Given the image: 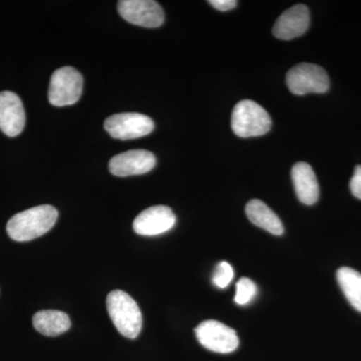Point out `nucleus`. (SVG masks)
<instances>
[{
	"instance_id": "0eeeda50",
	"label": "nucleus",
	"mask_w": 361,
	"mask_h": 361,
	"mask_svg": "<svg viewBox=\"0 0 361 361\" xmlns=\"http://www.w3.org/2000/svg\"><path fill=\"white\" fill-rule=\"evenodd\" d=\"M197 339L204 348L217 353H230L239 346L236 331L224 323L207 320L195 329Z\"/></svg>"
},
{
	"instance_id": "2eb2a0df",
	"label": "nucleus",
	"mask_w": 361,
	"mask_h": 361,
	"mask_svg": "<svg viewBox=\"0 0 361 361\" xmlns=\"http://www.w3.org/2000/svg\"><path fill=\"white\" fill-rule=\"evenodd\" d=\"M33 326L45 336H59L71 329V319L59 310H42L32 318Z\"/></svg>"
},
{
	"instance_id": "f3484780",
	"label": "nucleus",
	"mask_w": 361,
	"mask_h": 361,
	"mask_svg": "<svg viewBox=\"0 0 361 361\" xmlns=\"http://www.w3.org/2000/svg\"><path fill=\"white\" fill-rule=\"evenodd\" d=\"M257 294V286L249 278L243 277L236 285V295L235 302L239 305H246L251 302L252 299Z\"/></svg>"
},
{
	"instance_id": "dca6fc26",
	"label": "nucleus",
	"mask_w": 361,
	"mask_h": 361,
	"mask_svg": "<svg viewBox=\"0 0 361 361\" xmlns=\"http://www.w3.org/2000/svg\"><path fill=\"white\" fill-rule=\"evenodd\" d=\"M336 277L337 282L348 302L361 312L360 273L353 268L341 267L337 270Z\"/></svg>"
},
{
	"instance_id": "f257e3e1",
	"label": "nucleus",
	"mask_w": 361,
	"mask_h": 361,
	"mask_svg": "<svg viewBox=\"0 0 361 361\" xmlns=\"http://www.w3.org/2000/svg\"><path fill=\"white\" fill-rule=\"evenodd\" d=\"M54 207L40 205L14 215L8 221L6 231L14 241L27 242L39 238L49 231L58 220Z\"/></svg>"
},
{
	"instance_id": "9d476101",
	"label": "nucleus",
	"mask_w": 361,
	"mask_h": 361,
	"mask_svg": "<svg viewBox=\"0 0 361 361\" xmlns=\"http://www.w3.org/2000/svg\"><path fill=\"white\" fill-rule=\"evenodd\" d=\"M156 157L146 149H132L111 158L110 172L116 177L142 175L153 170L156 166Z\"/></svg>"
},
{
	"instance_id": "39448f33",
	"label": "nucleus",
	"mask_w": 361,
	"mask_h": 361,
	"mask_svg": "<svg viewBox=\"0 0 361 361\" xmlns=\"http://www.w3.org/2000/svg\"><path fill=\"white\" fill-rule=\"evenodd\" d=\"M286 84L292 94H323L329 89V78L322 66L300 63L287 73Z\"/></svg>"
},
{
	"instance_id": "423d86ee",
	"label": "nucleus",
	"mask_w": 361,
	"mask_h": 361,
	"mask_svg": "<svg viewBox=\"0 0 361 361\" xmlns=\"http://www.w3.org/2000/svg\"><path fill=\"white\" fill-rule=\"evenodd\" d=\"M155 123L148 116L137 113L116 114L104 121V129L111 137L122 141L139 139L151 134Z\"/></svg>"
},
{
	"instance_id": "1a4fd4ad",
	"label": "nucleus",
	"mask_w": 361,
	"mask_h": 361,
	"mask_svg": "<svg viewBox=\"0 0 361 361\" xmlns=\"http://www.w3.org/2000/svg\"><path fill=\"white\" fill-rule=\"evenodd\" d=\"M176 224V216L167 206L149 207L137 215L133 224L134 231L141 236H157L170 231Z\"/></svg>"
},
{
	"instance_id": "ddd939ff",
	"label": "nucleus",
	"mask_w": 361,
	"mask_h": 361,
	"mask_svg": "<svg viewBox=\"0 0 361 361\" xmlns=\"http://www.w3.org/2000/svg\"><path fill=\"white\" fill-rule=\"evenodd\" d=\"M297 198L305 205H313L319 199V184L310 164L299 161L291 171Z\"/></svg>"
},
{
	"instance_id": "6e6552de",
	"label": "nucleus",
	"mask_w": 361,
	"mask_h": 361,
	"mask_svg": "<svg viewBox=\"0 0 361 361\" xmlns=\"http://www.w3.org/2000/svg\"><path fill=\"white\" fill-rule=\"evenodd\" d=\"M118 9L123 20L142 27H159L165 20L163 8L153 0H122Z\"/></svg>"
},
{
	"instance_id": "aec40b11",
	"label": "nucleus",
	"mask_w": 361,
	"mask_h": 361,
	"mask_svg": "<svg viewBox=\"0 0 361 361\" xmlns=\"http://www.w3.org/2000/svg\"><path fill=\"white\" fill-rule=\"evenodd\" d=\"M209 4L220 11H228L237 6L236 0H210Z\"/></svg>"
},
{
	"instance_id": "a211bd4d",
	"label": "nucleus",
	"mask_w": 361,
	"mask_h": 361,
	"mask_svg": "<svg viewBox=\"0 0 361 361\" xmlns=\"http://www.w3.org/2000/svg\"><path fill=\"white\" fill-rule=\"evenodd\" d=\"M234 278V270L229 263L222 261L216 266L212 277L213 283L221 289L228 287Z\"/></svg>"
},
{
	"instance_id": "7ed1b4c3",
	"label": "nucleus",
	"mask_w": 361,
	"mask_h": 361,
	"mask_svg": "<svg viewBox=\"0 0 361 361\" xmlns=\"http://www.w3.org/2000/svg\"><path fill=\"white\" fill-rule=\"evenodd\" d=\"M233 132L240 137H260L272 127L269 114L250 99H244L235 106L232 113Z\"/></svg>"
},
{
	"instance_id": "f8f14e48",
	"label": "nucleus",
	"mask_w": 361,
	"mask_h": 361,
	"mask_svg": "<svg viewBox=\"0 0 361 361\" xmlns=\"http://www.w3.org/2000/svg\"><path fill=\"white\" fill-rule=\"evenodd\" d=\"M310 25V9L303 4H297L279 16L273 26V35L278 39H296L307 32Z\"/></svg>"
},
{
	"instance_id": "20e7f679",
	"label": "nucleus",
	"mask_w": 361,
	"mask_h": 361,
	"mask_svg": "<svg viewBox=\"0 0 361 361\" xmlns=\"http://www.w3.org/2000/svg\"><path fill=\"white\" fill-rule=\"evenodd\" d=\"M84 78L71 66L59 68L52 73L49 101L54 106H71L82 96Z\"/></svg>"
},
{
	"instance_id": "9b49d317",
	"label": "nucleus",
	"mask_w": 361,
	"mask_h": 361,
	"mask_svg": "<svg viewBox=\"0 0 361 361\" xmlns=\"http://www.w3.org/2000/svg\"><path fill=\"white\" fill-rule=\"evenodd\" d=\"M25 126L23 102L13 92H0V130L7 137H16Z\"/></svg>"
},
{
	"instance_id": "6ab92c4d",
	"label": "nucleus",
	"mask_w": 361,
	"mask_h": 361,
	"mask_svg": "<svg viewBox=\"0 0 361 361\" xmlns=\"http://www.w3.org/2000/svg\"><path fill=\"white\" fill-rule=\"evenodd\" d=\"M349 187L353 196L361 200V165L356 166L355 174L351 178Z\"/></svg>"
},
{
	"instance_id": "f03ea898",
	"label": "nucleus",
	"mask_w": 361,
	"mask_h": 361,
	"mask_svg": "<svg viewBox=\"0 0 361 361\" xmlns=\"http://www.w3.org/2000/svg\"><path fill=\"white\" fill-rule=\"evenodd\" d=\"M106 308L111 322L123 336L135 339L142 326V315L137 302L122 290L111 291L106 297Z\"/></svg>"
},
{
	"instance_id": "4468645a",
	"label": "nucleus",
	"mask_w": 361,
	"mask_h": 361,
	"mask_svg": "<svg viewBox=\"0 0 361 361\" xmlns=\"http://www.w3.org/2000/svg\"><path fill=\"white\" fill-rule=\"evenodd\" d=\"M246 215L254 225L271 234L280 236L284 233L283 224L280 218L262 201L254 199L249 202L246 206Z\"/></svg>"
}]
</instances>
